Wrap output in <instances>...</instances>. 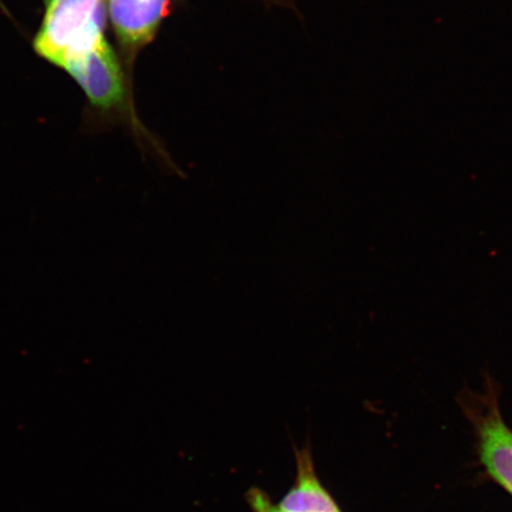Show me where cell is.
Masks as SVG:
<instances>
[{"label": "cell", "mask_w": 512, "mask_h": 512, "mask_svg": "<svg viewBox=\"0 0 512 512\" xmlns=\"http://www.w3.org/2000/svg\"><path fill=\"white\" fill-rule=\"evenodd\" d=\"M46 2L50 3V0H46Z\"/></svg>", "instance_id": "8992f818"}, {"label": "cell", "mask_w": 512, "mask_h": 512, "mask_svg": "<svg viewBox=\"0 0 512 512\" xmlns=\"http://www.w3.org/2000/svg\"><path fill=\"white\" fill-rule=\"evenodd\" d=\"M62 67L80 83L95 106L108 108L123 100V75L104 37L93 47L69 56Z\"/></svg>", "instance_id": "7a4b0ae2"}, {"label": "cell", "mask_w": 512, "mask_h": 512, "mask_svg": "<svg viewBox=\"0 0 512 512\" xmlns=\"http://www.w3.org/2000/svg\"><path fill=\"white\" fill-rule=\"evenodd\" d=\"M476 416L478 451L486 473L512 496V430L505 424L494 396Z\"/></svg>", "instance_id": "3957f363"}, {"label": "cell", "mask_w": 512, "mask_h": 512, "mask_svg": "<svg viewBox=\"0 0 512 512\" xmlns=\"http://www.w3.org/2000/svg\"><path fill=\"white\" fill-rule=\"evenodd\" d=\"M248 507L252 512H313V511H290L280 507L275 503L266 491L260 488L249 489L246 495ZM316 512H343L341 508L332 511H316Z\"/></svg>", "instance_id": "5b68a950"}, {"label": "cell", "mask_w": 512, "mask_h": 512, "mask_svg": "<svg viewBox=\"0 0 512 512\" xmlns=\"http://www.w3.org/2000/svg\"><path fill=\"white\" fill-rule=\"evenodd\" d=\"M169 0H111L115 31L127 46L151 41L160 22L168 14Z\"/></svg>", "instance_id": "277c9868"}, {"label": "cell", "mask_w": 512, "mask_h": 512, "mask_svg": "<svg viewBox=\"0 0 512 512\" xmlns=\"http://www.w3.org/2000/svg\"><path fill=\"white\" fill-rule=\"evenodd\" d=\"M104 18V0H50L35 42L37 53L62 67L69 56L104 37Z\"/></svg>", "instance_id": "6da1fadb"}]
</instances>
